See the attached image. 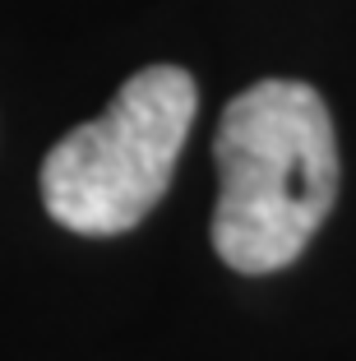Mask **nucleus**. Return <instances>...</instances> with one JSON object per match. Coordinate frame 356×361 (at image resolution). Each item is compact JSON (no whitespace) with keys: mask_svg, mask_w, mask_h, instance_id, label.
<instances>
[{"mask_svg":"<svg viewBox=\"0 0 356 361\" xmlns=\"http://www.w3.org/2000/svg\"><path fill=\"white\" fill-rule=\"evenodd\" d=\"M213 250L236 274L296 264L338 200V135L324 97L301 79H259L222 111Z\"/></svg>","mask_w":356,"mask_h":361,"instance_id":"1","label":"nucleus"},{"mask_svg":"<svg viewBox=\"0 0 356 361\" xmlns=\"http://www.w3.org/2000/svg\"><path fill=\"white\" fill-rule=\"evenodd\" d=\"M200 111V88L180 65H148L121 84L106 111L47 153L42 204L79 236H121L167 195Z\"/></svg>","mask_w":356,"mask_h":361,"instance_id":"2","label":"nucleus"}]
</instances>
